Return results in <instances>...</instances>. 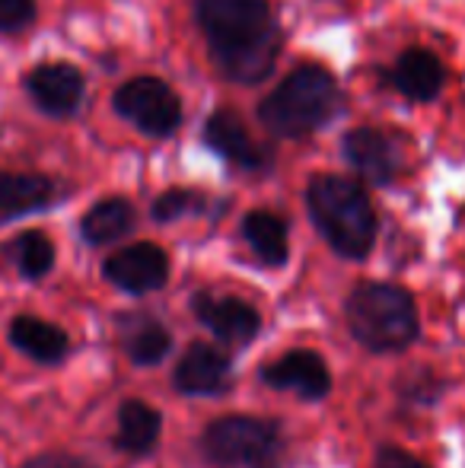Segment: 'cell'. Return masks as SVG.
<instances>
[{
    "label": "cell",
    "instance_id": "9c48e42d",
    "mask_svg": "<svg viewBox=\"0 0 465 468\" xmlns=\"http://www.w3.org/2000/svg\"><path fill=\"white\" fill-rule=\"evenodd\" d=\"M344 160L373 186H392L405 166V154L392 134L379 128H354L344 134Z\"/></svg>",
    "mask_w": 465,
    "mask_h": 468
},
{
    "label": "cell",
    "instance_id": "ac0fdd59",
    "mask_svg": "<svg viewBox=\"0 0 465 468\" xmlns=\"http://www.w3.org/2000/svg\"><path fill=\"white\" fill-rule=\"evenodd\" d=\"M163 433V414L141 399H128L118 408L115 446L128 456H147L156 450Z\"/></svg>",
    "mask_w": 465,
    "mask_h": 468
},
{
    "label": "cell",
    "instance_id": "8fae6325",
    "mask_svg": "<svg viewBox=\"0 0 465 468\" xmlns=\"http://www.w3.org/2000/svg\"><path fill=\"white\" fill-rule=\"evenodd\" d=\"M102 274L124 293H153L169 281V259L153 242H134L109 255Z\"/></svg>",
    "mask_w": 465,
    "mask_h": 468
},
{
    "label": "cell",
    "instance_id": "cb8c5ba5",
    "mask_svg": "<svg viewBox=\"0 0 465 468\" xmlns=\"http://www.w3.org/2000/svg\"><path fill=\"white\" fill-rule=\"evenodd\" d=\"M36 16V4L32 0H0V32H16L26 29Z\"/></svg>",
    "mask_w": 465,
    "mask_h": 468
},
{
    "label": "cell",
    "instance_id": "4fadbf2b",
    "mask_svg": "<svg viewBox=\"0 0 465 468\" xmlns=\"http://www.w3.org/2000/svg\"><path fill=\"white\" fill-rule=\"evenodd\" d=\"M389 83L398 90L408 102H434L447 83L440 58L428 48H408L396 58L389 70Z\"/></svg>",
    "mask_w": 465,
    "mask_h": 468
},
{
    "label": "cell",
    "instance_id": "7402d4cb",
    "mask_svg": "<svg viewBox=\"0 0 465 468\" xmlns=\"http://www.w3.org/2000/svg\"><path fill=\"white\" fill-rule=\"evenodd\" d=\"M443 392H447V379L430 367H411L396 379V395L402 408H434Z\"/></svg>",
    "mask_w": 465,
    "mask_h": 468
},
{
    "label": "cell",
    "instance_id": "603a6c76",
    "mask_svg": "<svg viewBox=\"0 0 465 468\" xmlns=\"http://www.w3.org/2000/svg\"><path fill=\"white\" fill-rule=\"evenodd\" d=\"M205 207V195L198 191H188V188H169L156 197L153 204V220L160 223H169V220H179V217H188V214H198Z\"/></svg>",
    "mask_w": 465,
    "mask_h": 468
},
{
    "label": "cell",
    "instance_id": "52a82bcc",
    "mask_svg": "<svg viewBox=\"0 0 465 468\" xmlns=\"http://www.w3.org/2000/svg\"><path fill=\"white\" fill-rule=\"evenodd\" d=\"M192 313H195V319L227 347H246L261 328L259 309H255L252 303L239 300V296H230V293L201 290V293L192 296Z\"/></svg>",
    "mask_w": 465,
    "mask_h": 468
},
{
    "label": "cell",
    "instance_id": "8992f818",
    "mask_svg": "<svg viewBox=\"0 0 465 468\" xmlns=\"http://www.w3.org/2000/svg\"><path fill=\"white\" fill-rule=\"evenodd\" d=\"M115 112L150 137H169L182 124L179 96L153 77H137L115 93Z\"/></svg>",
    "mask_w": 465,
    "mask_h": 468
},
{
    "label": "cell",
    "instance_id": "9a60e30c",
    "mask_svg": "<svg viewBox=\"0 0 465 468\" xmlns=\"http://www.w3.org/2000/svg\"><path fill=\"white\" fill-rule=\"evenodd\" d=\"M205 141L207 147L217 150L227 163H233L239 169L259 173V169L268 166V154L248 137L246 124L239 122L236 112H214L205 124Z\"/></svg>",
    "mask_w": 465,
    "mask_h": 468
},
{
    "label": "cell",
    "instance_id": "5bb4252c",
    "mask_svg": "<svg viewBox=\"0 0 465 468\" xmlns=\"http://www.w3.org/2000/svg\"><path fill=\"white\" fill-rule=\"evenodd\" d=\"M118 345L134 367H156L173 351V335L150 313H122L115 319Z\"/></svg>",
    "mask_w": 465,
    "mask_h": 468
},
{
    "label": "cell",
    "instance_id": "44dd1931",
    "mask_svg": "<svg viewBox=\"0 0 465 468\" xmlns=\"http://www.w3.org/2000/svg\"><path fill=\"white\" fill-rule=\"evenodd\" d=\"M4 255L26 281H42L55 268V242L38 229H26L13 242H6Z\"/></svg>",
    "mask_w": 465,
    "mask_h": 468
},
{
    "label": "cell",
    "instance_id": "7c38bea8",
    "mask_svg": "<svg viewBox=\"0 0 465 468\" xmlns=\"http://www.w3.org/2000/svg\"><path fill=\"white\" fill-rule=\"evenodd\" d=\"M26 90L36 99V105L48 115H74L83 102V74L74 64H38L29 77H26Z\"/></svg>",
    "mask_w": 465,
    "mask_h": 468
},
{
    "label": "cell",
    "instance_id": "e0dca14e",
    "mask_svg": "<svg viewBox=\"0 0 465 468\" xmlns=\"http://www.w3.org/2000/svg\"><path fill=\"white\" fill-rule=\"evenodd\" d=\"M10 341L36 364H61L70 354V338L64 328L38 319V315H16L10 322Z\"/></svg>",
    "mask_w": 465,
    "mask_h": 468
},
{
    "label": "cell",
    "instance_id": "d6986e66",
    "mask_svg": "<svg viewBox=\"0 0 465 468\" xmlns=\"http://www.w3.org/2000/svg\"><path fill=\"white\" fill-rule=\"evenodd\" d=\"M242 236H246L248 249L255 259L268 268H280L291 255V239H287V223L284 217L271 214V210H252L242 220Z\"/></svg>",
    "mask_w": 465,
    "mask_h": 468
},
{
    "label": "cell",
    "instance_id": "3957f363",
    "mask_svg": "<svg viewBox=\"0 0 465 468\" xmlns=\"http://www.w3.org/2000/svg\"><path fill=\"white\" fill-rule=\"evenodd\" d=\"M306 207L322 239L342 259L360 261L373 252L379 220L364 186L344 176H316L306 188Z\"/></svg>",
    "mask_w": 465,
    "mask_h": 468
},
{
    "label": "cell",
    "instance_id": "d4e9b609",
    "mask_svg": "<svg viewBox=\"0 0 465 468\" xmlns=\"http://www.w3.org/2000/svg\"><path fill=\"white\" fill-rule=\"evenodd\" d=\"M373 468H428V465L417 456H411V452L398 450V446H379Z\"/></svg>",
    "mask_w": 465,
    "mask_h": 468
},
{
    "label": "cell",
    "instance_id": "7a4b0ae2",
    "mask_svg": "<svg viewBox=\"0 0 465 468\" xmlns=\"http://www.w3.org/2000/svg\"><path fill=\"white\" fill-rule=\"evenodd\" d=\"M348 332L370 354H402L421 338L415 296L389 281H364L344 300Z\"/></svg>",
    "mask_w": 465,
    "mask_h": 468
},
{
    "label": "cell",
    "instance_id": "2e32d148",
    "mask_svg": "<svg viewBox=\"0 0 465 468\" xmlns=\"http://www.w3.org/2000/svg\"><path fill=\"white\" fill-rule=\"evenodd\" d=\"M58 201V186L38 173H0V227Z\"/></svg>",
    "mask_w": 465,
    "mask_h": 468
},
{
    "label": "cell",
    "instance_id": "ba28073f",
    "mask_svg": "<svg viewBox=\"0 0 465 468\" xmlns=\"http://www.w3.org/2000/svg\"><path fill=\"white\" fill-rule=\"evenodd\" d=\"M261 382L274 392H293L303 401H322L332 392V373L322 354L293 347L261 367Z\"/></svg>",
    "mask_w": 465,
    "mask_h": 468
},
{
    "label": "cell",
    "instance_id": "ffe728a7",
    "mask_svg": "<svg viewBox=\"0 0 465 468\" xmlns=\"http://www.w3.org/2000/svg\"><path fill=\"white\" fill-rule=\"evenodd\" d=\"M134 229V207L124 197H106L93 204L80 220V233L90 246H109Z\"/></svg>",
    "mask_w": 465,
    "mask_h": 468
},
{
    "label": "cell",
    "instance_id": "30bf717a",
    "mask_svg": "<svg viewBox=\"0 0 465 468\" xmlns=\"http://www.w3.org/2000/svg\"><path fill=\"white\" fill-rule=\"evenodd\" d=\"M173 386L182 395H224L233 386V360L227 351L192 341L179 357L173 373Z\"/></svg>",
    "mask_w": 465,
    "mask_h": 468
},
{
    "label": "cell",
    "instance_id": "5b68a950",
    "mask_svg": "<svg viewBox=\"0 0 465 468\" xmlns=\"http://www.w3.org/2000/svg\"><path fill=\"white\" fill-rule=\"evenodd\" d=\"M201 452L220 468H280L284 433L274 420L230 414L201 433Z\"/></svg>",
    "mask_w": 465,
    "mask_h": 468
},
{
    "label": "cell",
    "instance_id": "277c9868",
    "mask_svg": "<svg viewBox=\"0 0 465 468\" xmlns=\"http://www.w3.org/2000/svg\"><path fill=\"white\" fill-rule=\"evenodd\" d=\"M342 105L335 77L319 64H303L278 83L271 96L259 105V118L268 131L280 137H306L332 122Z\"/></svg>",
    "mask_w": 465,
    "mask_h": 468
},
{
    "label": "cell",
    "instance_id": "484cf974",
    "mask_svg": "<svg viewBox=\"0 0 465 468\" xmlns=\"http://www.w3.org/2000/svg\"><path fill=\"white\" fill-rule=\"evenodd\" d=\"M19 468H96V465L80 456H70V452H45V456L29 459V463Z\"/></svg>",
    "mask_w": 465,
    "mask_h": 468
},
{
    "label": "cell",
    "instance_id": "6da1fadb",
    "mask_svg": "<svg viewBox=\"0 0 465 468\" xmlns=\"http://www.w3.org/2000/svg\"><path fill=\"white\" fill-rule=\"evenodd\" d=\"M195 16L224 77L236 83H259L271 74L280 32L268 0H195Z\"/></svg>",
    "mask_w": 465,
    "mask_h": 468
}]
</instances>
